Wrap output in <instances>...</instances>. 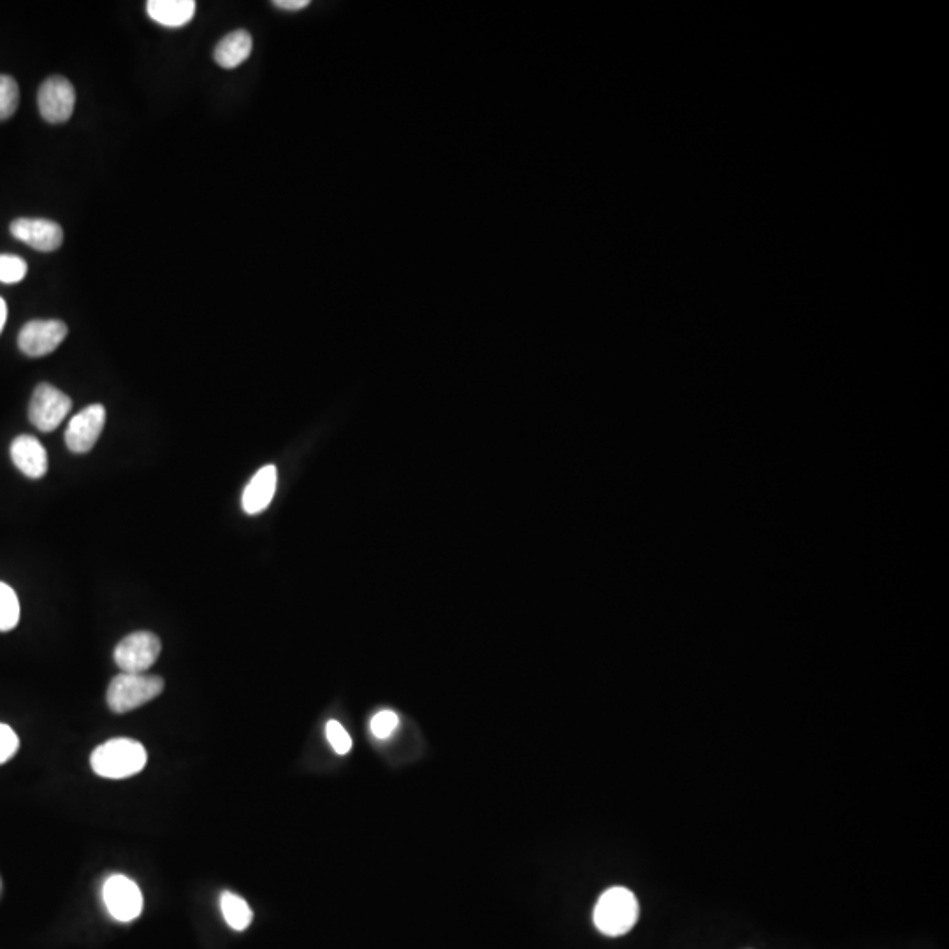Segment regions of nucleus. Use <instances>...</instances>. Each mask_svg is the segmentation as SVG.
<instances>
[{
  "label": "nucleus",
  "instance_id": "f257e3e1",
  "mask_svg": "<svg viewBox=\"0 0 949 949\" xmlns=\"http://www.w3.org/2000/svg\"><path fill=\"white\" fill-rule=\"evenodd\" d=\"M148 761V754L138 740L115 739L104 742L90 758L97 776L106 779H127L136 776Z\"/></svg>",
  "mask_w": 949,
  "mask_h": 949
},
{
  "label": "nucleus",
  "instance_id": "f03ea898",
  "mask_svg": "<svg viewBox=\"0 0 949 949\" xmlns=\"http://www.w3.org/2000/svg\"><path fill=\"white\" fill-rule=\"evenodd\" d=\"M638 914L640 907L635 893L623 886H614L596 902L593 921L602 934L619 937L637 925Z\"/></svg>",
  "mask_w": 949,
  "mask_h": 949
},
{
  "label": "nucleus",
  "instance_id": "7ed1b4c3",
  "mask_svg": "<svg viewBox=\"0 0 949 949\" xmlns=\"http://www.w3.org/2000/svg\"><path fill=\"white\" fill-rule=\"evenodd\" d=\"M164 691V681L157 675L125 674L116 675L108 688L109 709L116 714H125L139 709Z\"/></svg>",
  "mask_w": 949,
  "mask_h": 949
},
{
  "label": "nucleus",
  "instance_id": "20e7f679",
  "mask_svg": "<svg viewBox=\"0 0 949 949\" xmlns=\"http://www.w3.org/2000/svg\"><path fill=\"white\" fill-rule=\"evenodd\" d=\"M162 644L150 631H136L116 645L115 663L125 674H145L159 660Z\"/></svg>",
  "mask_w": 949,
  "mask_h": 949
},
{
  "label": "nucleus",
  "instance_id": "39448f33",
  "mask_svg": "<svg viewBox=\"0 0 949 949\" xmlns=\"http://www.w3.org/2000/svg\"><path fill=\"white\" fill-rule=\"evenodd\" d=\"M71 406H73L71 398L64 392L58 391L57 387L39 384L30 399V422L39 431L50 433L66 419L67 413L71 412Z\"/></svg>",
  "mask_w": 949,
  "mask_h": 949
},
{
  "label": "nucleus",
  "instance_id": "423d86ee",
  "mask_svg": "<svg viewBox=\"0 0 949 949\" xmlns=\"http://www.w3.org/2000/svg\"><path fill=\"white\" fill-rule=\"evenodd\" d=\"M39 113L50 124H64L73 115L76 94L71 81L53 76L44 81L37 94Z\"/></svg>",
  "mask_w": 949,
  "mask_h": 949
},
{
  "label": "nucleus",
  "instance_id": "0eeeda50",
  "mask_svg": "<svg viewBox=\"0 0 949 949\" xmlns=\"http://www.w3.org/2000/svg\"><path fill=\"white\" fill-rule=\"evenodd\" d=\"M104 904L115 920L129 923L143 911V895L138 884L129 877L116 874L104 884Z\"/></svg>",
  "mask_w": 949,
  "mask_h": 949
},
{
  "label": "nucleus",
  "instance_id": "6e6552de",
  "mask_svg": "<svg viewBox=\"0 0 949 949\" xmlns=\"http://www.w3.org/2000/svg\"><path fill=\"white\" fill-rule=\"evenodd\" d=\"M66 336L67 326L62 320H30L18 334V347L29 357H43L57 350Z\"/></svg>",
  "mask_w": 949,
  "mask_h": 949
},
{
  "label": "nucleus",
  "instance_id": "1a4fd4ad",
  "mask_svg": "<svg viewBox=\"0 0 949 949\" xmlns=\"http://www.w3.org/2000/svg\"><path fill=\"white\" fill-rule=\"evenodd\" d=\"M106 424V410L102 405H90L74 415L66 431L67 449L85 454L95 447Z\"/></svg>",
  "mask_w": 949,
  "mask_h": 949
},
{
  "label": "nucleus",
  "instance_id": "9d476101",
  "mask_svg": "<svg viewBox=\"0 0 949 949\" xmlns=\"http://www.w3.org/2000/svg\"><path fill=\"white\" fill-rule=\"evenodd\" d=\"M9 229L16 240L23 241L39 252H53L64 241L62 227L44 218H16Z\"/></svg>",
  "mask_w": 949,
  "mask_h": 949
},
{
  "label": "nucleus",
  "instance_id": "9b49d317",
  "mask_svg": "<svg viewBox=\"0 0 949 949\" xmlns=\"http://www.w3.org/2000/svg\"><path fill=\"white\" fill-rule=\"evenodd\" d=\"M11 459L16 468L29 479H41L48 471V454L34 436H18L15 442L11 443Z\"/></svg>",
  "mask_w": 949,
  "mask_h": 949
},
{
  "label": "nucleus",
  "instance_id": "f8f14e48",
  "mask_svg": "<svg viewBox=\"0 0 949 949\" xmlns=\"http://www.w3.org/2000/svg\"><path fill=\"white\" fill-rule=\"evenodd\" d=\"M276 484H278V471L276 466L268 464L257 471L254 479L248 482V486L243 491L241 498V507L248 515H257L264 512L273 501L276 493Z\"/></svg>",
  "mask_w": 949,
  "mask_h": 949
},
{
  "label": "nucleus",
  "instance_id": "ddd939ff",
  "mask_svg": "<svg viewBox=\"0 0 949 949\" xmlns=\"http://www.w3.org/2000/svg\"><path fill=\"white\" fill-rule=\"evenodd\" d=\"M146 13L153 22L159 23L162 27L176 29V27L187 25L194 18L196 2L194 0H150L146 4Z\"/></svg>",
  "mask_w": 949,
  "mask_h": 949
},
{
  "label": "nucleus",
  "instance_id": "4468645a",
  "mask_svg": "<svg viewBox=\"0 0 949 949\" xmlns=\"http://www.w3.org/2000/svg\"><path fill=\"white\" fill-rule=\"evenodd\" d=\"M252 46H254V41L247 30H234L217 44L215 60L218 66L224 69H234L250 57Z\"/></svg>",
  "mask_w": 949,
  "mask_h": 949
},
{
  "label": "nucleus",
  "instance_id": "2eb2a0df",
  "mask_svg": "<svg viewBox=\"0 0 949 949\" xmlns=\"http://www.w3.org/2000/svg\"><path fill=\"white\" fill-rule=\"evenodd\" d=\"M220 907H222V914L227 925L238 932L247 930L254 920V913L248 906L247 900L241 899L236 893L225 892L220 899Z\"/></svg>",
  "mask_w": 949,
  "mask_h": 949
},
{
  "label": "nucleus",
  "instance_id": "dca6fc26",
  "mask_svg": "<svg viewBox=\"0 0 949 949\" xmlns=\"http://www.w3.org/2000/svg\"><path fill=\"white\" fill-rule=\"evenodd\" d=\"M20 621V602L13 587L0 582V631H11Z\"/></svg>",
  "mask_w": 949,
  "mask_h": 949
},
{
  "label": "nucleus",
  "instance_id": "f3484780",
  "mask_svg": "<svg viewBox=\"0 0 949 949\" xmlns=\"http://www.w3.org/2000/svg\"><path fill=\"white\" fill-rule=\"evenodd\" d=\"M20 101V90L11 76L0 74V120H8L15 115Z\"/></svg>",
  "mask_w": 949,
  "mask_h": 949
},
{
  "label": "nucleus",
  "instance_id": "a211bd4d",
  "mask_svg": "<svg viewBox=\"0 0 949 949\" xmlns=\"http://www.w3.org/2000/svg\"><path fill=\"white\" fill-rule=\"evenodd\" d=\"M27 275V262L16 255L0 254V282H22Z\"/></svg>",
  "mask_w": 949,
  "mask_h": 949
},
{
  "label": "nucleus",
  "instance_id": "6ab92c4d",
  "mask_svg": "<svg viewBox=\"0 0 949 949\" xmlns=\"http://www.w3.org/2000/svg\"><path fill=\"white\" fill-rule=\"evenodd\" d=\"M398 725L399 719L398 716H396V712H392V710H382V712H378V714L373 716L370 728L371 733H373L377 739L384 740L389 739L392 733L396 732Z\"/></svg>",
  "mask_w": 949,
  "mask_h": 949
},
{
  "label": "nucleus",
  "instance_id": "aec40b11",
  "mask_svg": "<svg viewBox=\"0 0 949 949\" xmlns=\"http://www.w3.org/2000/svg\"><path fill=\"white\" fill-rule=\"evenodd\" d=\"M326 735L327 740H329V744H331L334 751H336L338 754H341V756H343V754H347L348 751L352 749V739H350V735H348L347 730H345V728H343L341 723H338V721L331 719V721L327 723Z\"/></svg>",
  "mask_w": 949,
  "mask_h": 949
},
{
  "label": "nucleus",
  "instance_id": "412c9836",
  "mask_svg": "<svg viewBox=\"0 0 949 949\" xmlns=\"http://www.w3.org/2000/svg\"><path fill=\"white\" fill-rule=\"evenodd\" d=\"M20 747V740L8 725H0V765L11 760Z\"/></svg>",
  "mask_w": 949,
  "mask_h": 949
},
{
  "label": "nucleus",
  "instance_id": "4be33fe9",
  "mask_svg": "<svg viewBox=\"0 0 949 949\" xmlns=\"http://www.w3.org/2000/svg\"><path fill=\"white\" fill-rule=\"evenodd\" d=\"M273 6L283 9V11H301V9L308 8L310 2L308 0H276V2H273Z\"/></svg>",
  "mask_w": 949,
  "mask_h": 949
},
{
  "label": "nucleus",
  "instance_id": "5701e85b",
  "mask_svg": "<svg viewBox=\"0 0 949 949\" xmlns=\"http://www.w3.org/2000/svg\"><path fill=\"white\" fill-rule=\"evenodd\" d=\"M6 320H8V305H6L4 299L0 298V333H2V329H4Z\"/></svg>",
  "mask_w": 949,
  "mask_h": 949
}]
</instances>
